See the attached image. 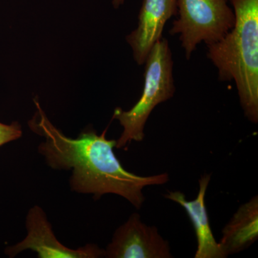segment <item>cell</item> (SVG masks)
Segmentation results:
<instances>
[{
	"mask_svg": "<svg viewBox=\"0 0 258 258\" xmlns=\"http://www.w3.org/2000/svg\"><path fill=\"white\" fill-rule=\"evenodd\" d=\"M35 103L37 110L28 125L45 138L38 146V152L52 169L73 171L69 183L75 192L93 195L95 199L113 194L140 210L145 201L146 186L169 181L167 173L143 176L127 171L113 152L116 140L106 138L107 129L98 135L88 127L78 138H69L51 123L39 102L35 100Z\"/></svg>",
	"mask_w": 258,
	"mask_h": 258,
	"instance_id": "1",
	"label": "cell"
},
{
	"mask_svg": "<svg viewBox=\"0 0 258 258\" xmlns=\"http://www.w3.org/2000/svg\"><path fill=\"white\" fill-rule=\"evenodd\" d=\"M235 14L230 31L208 46L219 79L233 81L246 118L258 122V0H229Z\"/></svg>",
	"mask_w": 258,
	"mask_h": 258,
	"instance_id": "2",
	"label": "cell"
},
{
	"mask_svg": "<svg viewBox=\"0 0 258 258\" xmlns=\"http://www.w3.org/2000/svg\"><path fill=\"white\" fill-rule=\"evenodd\" d=\"M142 96L128 111L117 107L113 118L119 121L123 132L116 140L117 149H124L134 142H142L144 128L154 108L171 99L176 88L173 76L174 61L169 42L162 38L154 45L146 59Z\"/></svg>",
	"mask_w": 258,
	"mask_h": 258,
	"instance_id": "3",
	"label": "cell"
},
{
	"mask_svg": "<svg viewBox=\"0 0 258 258\" xmlns=\"http://www.w3.org/2000/svg\"><path fill=\"white\" fill-rule=\"evenodd\" d=\"M177 8L170 34L179 35L187 60L198 45L219 41L235 24L229 0H177Z\"/></svg>",
	"mask_w": 258,
	"mask_h": 258,
	"instance_id": "4",
	"label": "cell"
},
{
	"mask_svg": "<svg viewBox=\"0 0 258 258\" xmlns=\"http://www.w3.org/2000/svg\"><path fill=\"white\" fill-rule=\"evenodd\" d=\"M28 235L15 245L5 249V254L15 257L23 251L36 252L40 258H98L105 257V249L97 244H87L77 249L66 247L57 240L47 220L46 214L35 205L30 209L26 217Z\"/></svg>",
	"mask_w": 258,
	"mask_h": 258,
	"instance_id": "5",
	"label": "cell"
},
{
	"mask_svg": "<svg viewBox=\"0 0 258 258\" xmlns=\"http://www.w3.org/2000/svg\"><path fill=\"white\" fill-rule=\"evenodd\" d=\"M169 242L155 226L144 223L138 213L115 230L111 243L105 249L108 258H171Z\"/></svg>",
	"mask_w": 258,
	"mask_h": 258,
	"instance_id": "6",
	"label": "cell"
},
{
	"mask_svg": "<svg viewBox=\"0 0 258 258\" xmlns=\"http://www.w3.org/2000/svg\"><path fill=\"white\" fill-rule=\"evenodd\" d=\"M177 0H143L137 28L126 37L139 66L144 64L154 45L162 38L166 23L177 15Z\"/></svg>",
	"mask_w": 258,
	"mask_h": 258,
	"instance_id": "7",
	"label": "cell"
},
{
	"mask_svg": "<svg viewBox=\"0 0 258 258\" xmlns=\"http://www.w3.org/2000/svg\"><path fill=\"white\" fill-rule=\"evenodd\" d=\"M211 175L204 174L199 180L198 196L194 200H187L181 191H168L164 197L168 200L179 204L187 213L196 234L198 247L195 258H225L220 244L215 240L206 205L205 196L210 184Z\"/></svg>",
	"mask_w": 258,
	"mask_h": 258,
	"instance_id": "8",
	"label": "cell"
},
{
	"mask_svg": "<svg viewBox=\"0 0 258 258\" xmlns=\"http://www.w3.org/2000/svg\"><path fill=\"white\" fill-rule=\"evenodd\" d=\"M257 238L258 198L256 195L239 207L224 227L219 244L227 257L248 248Z\"/></svg>",
	"mask_w": 258,
	"mask_h": 258,
	"instance_id": "9",
	"label": "cell"
},
{
	"mask_svg": "<svg viewBox=\"0 0 258 258\" xmlns=\"http://www.w3.org/2000/svg\"><path fill=\"white\" fill-rule=\"evenodd\" d=\"M23 135L21 125L18 122L5 124L0 122V147L20 139Z\"/></svg>",
	"mask_w": 258,
	"mask_h": 258,
	"instance_id": "10",
	"label": "cell"
},
{
	"mask_svg": "<svg viewBox=\"0 0 258 258\" xmlns=\"http://www.w3.org/2000/svg\"><path fill=\"white\" fill-rule=\"evenodd\" d=\"M125 0H112V3L115 8H118L125 3Z\"/></svg>",
	"mask_w": 258,
	"mask_h": 258,
	"instance_id": "11",
	"label": "cell"
}]
</instances>
